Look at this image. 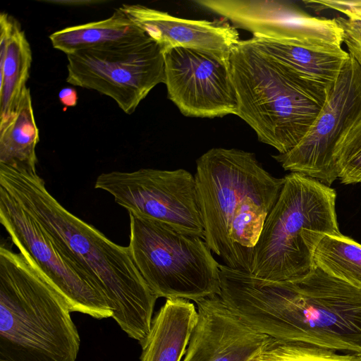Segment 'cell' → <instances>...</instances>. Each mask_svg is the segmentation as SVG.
Masks as SVG:
<instances>
[{"label":"cell","instance_id":"13","mask_svg":"<svg viewBox=\"0 0 361 361\" xmlns=\"http://www.w3.org/2000/svg\"><path fill=\"white\" fill-rule=\"evenodd\" d=\"M164 56L167 96L183 115L209 118L237 115L228 58L180 47Z\"/></svg>","mask_w":361,"mask_h":361},{"label":"cell","instance_id":"4","mask_svg":"<svg viewBox=\"0 0 361 361\" xmlns=\"http://www.w3.org/2000/svg\"><path fill=\"white\" fill-rule=\"evenodd\" d=\"M228 65L237 116L279 154L294 148L320 113L331 87L302 76L249 39L232 49Z\"/></svg>","mask_w":361,"mask_h":361},{"label":"cell","instance_id":"20","mask_svg":"<svg viewBox=\"0 0 361 361\" xmlns=\"http://www.w3.org/2000/svg\"><path fill=\"white\" fill-rule=\"evenodd\" d=\"M39 141L30 89L25 91L14 116L0 126V164L36 169Z\"/></svg>","mask_w":361,"mask_h":361},{"label":"cell","instance_id":"9","mask_svg":"<svg viewBox=\"0 0 361 361\" xmlns=\"http://www.w3.org/2000/svg\"><path fill=\"white\" fill-rule=\"evenodd\" d=\"M0 223L11 240L65 298L71 312L101 319L112 317L96 281L56 243L41 224L0 185Z\"/></svg>","mask_w":361,"mask_h":361},{"label":"cell","instance_id":"18","mask_svg":"<svg viewBox=\"0 0 361 361\" xmlns=\"http://www.w3.org/2000/svg\"><path fill=\"white\" fill-rule=\"evenodd\" d=\"M249 40L302 76L327 87H331L336 81L350 56L343 48L312 49L256 35Z\"/></svg>","mask_w":361,"mask_h":361},{"label":"cell","instance_id":"16","mask_svg":"<svg viewBox=\"0 0 361 361\" xmlns=\"http://www.w3.org/2000/svg\"><path fill=\"white\" fill-rule=\"evenodd\" d=\"M32 51L19 23L8 13L0 15V126L14 116L27 88Z\"/></svg>","mask_w":361,"mask_h":361},{"label":"cell","instance_id":"26","mask_svg":"<svg viewBox=\"0 0 361 361\" xmlns=\"http://www.w3.org/2000/svg\"><path fill=\"white\" fill-rule=\"evenodd\" d=\"M61 102L67 107L75 106L77 104L78 96L75 89L65 87L61 90L59 93Z\"/></svg>","mask_w":361,"mask_h":361},{"label":"cell","instance_id":"5","mask_svg":"<svg viewBox=\"0 0 361 361\" xmlns=\"http://www.w3.org/2000/svg\"><path fill=\"white\" fill-rule=\"evenodd\" d=\"M336 193L317 180L291 172L265 221L250 272L274 281H294L314 269V252L326 235H341Z\"/></svg>","mask_w":361,"mask_h":361},{"label":"cell","instance_id":"19","mask_svg":"<svg viewBox=\"0 0 361 361\" xmlns=\"http://www.w3.org/2000/svg\"><path fill=\"white\" fill-rule=\"evenodd\" d=\"M146 33L119 8L108 18L65 27L49 36L53 47L66 55L107 44L128 41Z\"/></svg>","mask_w":361,"mask_h":361},{"label":"cell","instance_id":"22","mask_svg":"<svg viewBox=\"0 0 361 361\" xmlns=\"http://www.w3.org/2000/svg\"><path fill=\"white\" fill-rule=\"evenodd\" d=\"M257 361H361V355H341L314 345L275 340Z\"/></svg>","mask_w":361,"mask_h":361},{"label":"cell","instance_id":"8","mask_svg":"<svg viewBox=\"0 0 361 361\" xmlns=\"http://www.w3.org/2000/svg\"><path fill=\"white\" fill-rule=\"evenodd\" d=\"M67 82L112 98L127 114L164 83V56L147 34L67 54Z\"/></svg>","mask_w":361,"mask_h":361},{"label":"cell","instance_id":"21","mask_svg":"<svg viewBox=\"0 0 361 361\" xmlns=\"http://www.w3.org/2000/svg\"><path fill=\"white\" fill-rule=\"evenodd\" d=\"M314 267L361 288V244L341 235H326L314 252Z\"/></svg>","mask_w":361,"mask_h":361},{"label":"cell","instance_id":"12","mask_svg":"<svg viewBox=\"0 0 361 361\" xmlns=\"http://www.w3.org/2000/svg\"><path fill=\"white\" fill-rule=\"evenodd\" d=\"M195 3L231 22L235 28L312 49L342 48L336 18L312 16L297 6L275 0H198Z\"/></svg>","mask_w":361,"mask_h":361},{"label":"cell","instance_id":"14","mask_svg":"<svg viewBox=\"0 0 361 361\" xmlns=\"http://www.w3.org/2000/svg\"><path fill=\"white\" fill-rule=\"evenodd\" d=\"M196 304L198 322L182 361H256L275 341L243 322L219 295Z\"/></svg>","mask_w":361,"mask_h":361},{"label":"cell","instance_id":"2","mask_svg":"<svg viewBox=\"0 0 361 361\" xmlns=\"http://www.w3.org/2000/svg\"><path fill=\"white\" fill-rule=\"evenodd\" d=\"M0 185L96 281L106 297L112 318L141 343L150 331L157 297L141 276L128 247L114 243L65 209L49 192L35 169L0 164Z\"/></svg>","mask_w":361,"mask_h":361},{"label":"cell","instance_id":"6","mask_svg":"<svg viewBox=\"0 0 361 361\" xmlns=\"http://www.w3.org/2000/svg\"><path fill=\"white\" fill-rule=\"evenodd\" d=\"M128 248L158 298L195 302L220 295V265L202 238L129 213Z\"/></svg>","mask_w":361,"mask_h":361},{"label":"cell","instance_id":"7","mask_svg":"<svg viewBox=\"0 0 361 361\" xmlns=\"http://www.w3.org/2000/svg\"><path fill=\"white\" fill-rule=\"evenodd\" d=\"M196 166L204 240L226 266L240 269L228 238L233 217L249 197L279 195L284 177L270 174L253 153L233 148H212L197 159Z\"/></svg>","mask_w":361,"mask_h":361},{"label":"cell","instance_id":"23","mask_svg":"<svg viewBox=\"0 0 361 361\" xmlns=\"http://www.w3.org/2000/svg\"><path fill=\"white\" fill-rule=\"evenodd\" d=\"M334 160L343 183H361V119L339 139Z\"/></svg>","mask_w":361,"mask_h":361},{"label":"cell","instance_id":"15","mask_svg":"<svg viewBox=\"0 0 361 361\" xmlns=\"http://www.w3.org/2000/svg\"><path fill=\"white\" fill-rule=\"evenodd\" d=\"M119 8L159 46L163 54L180 47L228 58L240 40L236 28L225 18L185 19L140 4H123Z\"/></svg>","mask_w":361,"mask_h":361},{"label":"cell","instance_id":"10","mask_svg":"<svg viewBox=\"0 0 361 361\" xmlns=\"http://www.w3.org/2000/svg\"><path fill=\"white\" fill-rule=\"evenodd\" d=\"M94 188L111 194L128 213L204 240L195 178L183 169L105 172Z\"/></svg>","mask_w":361,"mask_h":361},{"label":"cell","instance_id":"17","mask_svg":"<svg viewBox=\"0 0 361 361\" xmlns=\"http://www.w3.org/2000/svg\"><path fill=\"white\" fill-rule=\"evenodd\" d=\"M197 322V309L190 300L166 299L140 343V361H182Z\"/></svg>","mask_w":361,"mask_h":361},{"label":"cell","instance_id":"3","mask_svg":"<svg viewBox=\"0 0 361 361\" xmlns=\"http://www.w3.org/2000/svg\"><path fill=\"white\" fill-rule=\"evenodd\" d=\"M62 294L23 255L0 245V361H75L80 339Z\"/></svg>","mask_w":361,"mask_h":361},{"label":"cell","instance_id":"27","mask_svg":"<svg viewBox=\"0 0 361 361\" xmlns=\"http://www.w3.org/2000/svg\"><path fill=\"white\" fill-rule=\"evenodd\" d=\"M256 361H257V360H256Z\"/></svg>","mask_w":361,"mask_h":361},{"label":"cell","instance_id":"11","mask_svg":"<svg viewBox=\"0 0 361 361\" xmlns=\"http://www.w3.org/2000/svg\"><path fill=\"white\" fill-rule=\"evenodd\" d=\"M361 119V68L350 54L312 126L291 150L273 157L286 171L330 186L338 175L334 151L341 136Z\"/></svg>","mask_w":361,"mask_h":361},{"label":"cell","instance_id":"25","mask_svg":"<svg viewBox=\"0 0 361 361\" xmlns=\"http://www.w3.org/2000/svg\"><path fill=\"white\" fill-rule=\"evenodd\" d=\"M303 3L319 10H334L350 20L361 22V0H307Z\"/></svg>","mask_w":361,"mask_h":361},{"label":"cell","instance_id":"1","mask_svg":"<svg viewBox=\"0 0 361 361\" xmlns=\"http://www.w3.org/2000/svg\"><path fill=\"white\" fill-rule=\"evenodd\" d=\"M220 297L253 329L276 341L361 355V288L317 267L294 281H274L220 267Z\"/></svg>","mask_w":361,"mask_h":361},{"label":"cell","instance_id":"24","mask_svg":"<svg viewBox=\"0 0 361 361\" xmlns=\"http://www.w3.org/2000/svg\"><path fill=\"white\" fill-rule=\"evenodd\" d=\"M343 30V43L348 52L361 68V22L344 17L335 18Z\"/></svg>","mask_w":361,"mask_h":361}]
</instances>
